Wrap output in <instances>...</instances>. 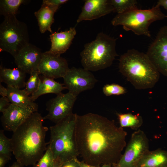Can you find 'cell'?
Here are the masks:
<instances>
[{"label": "cell", "instance_id": "obj_1", "mask_svg": "<svg viewBox=\"0 0 167 167\" xmlns=\"http://www.w3.org/2000/svg\"><path fill=\"white\" fill-rule=\"evenodd\" d=\"M127 135L113 120L92 113L76 114L75 136L78 152L88 164L114 166L126 146Z\"/></svg>", "mask_w": 167, "mask_h": 167}, {"label": "cell", "instance_id": "obj_2", "mask_svg": "<svg viewBox=\"0 0 167 167\" xmlns=\"http://www.w3.org/2000/svg\"><path fill=\"white\" fill-rule=\"evenodd\" d=\"M44 120L41 114L34 112L13 132L12 153L23 166L34 165L47 148L45 137L48 129L44 126Z\"/></svg>", "mask_w": 167, "mask_h": 167}, {"label": "cell", "instance_id": "obj_3", "mask_svg": "<svg viewBox=\"0 0 167 167\" xmlns=\"http://www.w3.org/2000/svg\"><path fill=\"white\" fill-rule=\"evenodd\" d=\"M118 68L121 74L137 89L152 88L160 78V72L146 54L134 49L121 56Z\"/></svg>", "mask_w": 167, "mask_h": 167}, {"label": "cell", "instance_id": "obj_4", "mask_svg": "<svg viewBox=\"0 0 167 167\" xmlns=\"http://www.w3.org/2000/svg\"><path fill=\"white\" fill-rule=\"evenodd\" d=\"M76 114L73 113L50 127L48 146L60 163L79 156L75 136Z\"/></svg>", "mask_w": 167, "mask_h": 167}, {"label": "cell", "instance_id": "obj_5", "mask_svg": "<svg viewBox=\"0 0 167 167\" xmlns=\"http://www.w3.org/2000/svg\"><path fill=\"white\" fill-rule=\"evenodd\" d=\"M116 40L100 32L94 40L85 44L80 54L83 68L90 71H96L110 66L118 55Z\"/></svg>", "mask_w": 167, "mask_h": 167}, {"label": "cell", "instance_id": "obj_6", "mask_svg": "<svg viewBox=\"0 0 167 167\" xmlns=\"http://www.w3.org/2000/svg\"><path fill=\"white\" fill-rule=\"evenodd\" d=\"M167 17L160 6L156 4L150 9L137 8L117 14L111 23L113 26L121 25L125 30L131 31L136 35L150 37L151 34L149 28L151 24Z\"/></svg>", "mask_w": 167, "mask_h": 167}, {"label": "cell", "instance_id": "obj_7", "mask_svg": "<svg viewBox=\"0 0 167 167\" xmlns=\"http://www.w3.org/2000/svg\"><path fill=\"white\" fill-rule=\"evenodd\" d=\"M29 43L26 24L16 16L5 17L0 25V51L6 52L14 57Z\"/></svg>", "mask_w": 167, "mask_h": 167}, {"label": "cell", "instance_id": "obj_8", "mask_svg": "<svg viewBox=\"0 0 167 167\" xmlns=\"http://www.w3.org/2000/svg\"><path fill=\"white\" fill-rule=\"evenodd\" d=\"M124 153L114 167H135L141 157L149 150L148 139L142 131L133 133Z\"/></svg>", "mask_w": 167, "mask_h": 167}, {"label": "cell", "instance_id": "obj_9", "mask_svg": "<svg viewBox=\"0 0 167 167\" xmlns=\"http://www.w3.org/2000/svg\"><path fill=\"white\" fill-rule=\"evenodd\" d=\"M62 78L66 89L76 96L83 92L93 88L98 81L91 71L75 67L69 68Z\"/></svg>", "mask_w": 167, "mask_h": 167}, {"label": "cell", "instance_id": "obj_10", "mask_svg": "<svg viewBox=\"0 0 167 167\" xmlns=\"http://www.w3.org/2000/svg\"><path fill=\"white\" fill-rule=\"evenodd\" d=\"M77 96L68 92L57 95L46 104L47 114L43 117L55 124L73 113L72 111Z\"/></svg>", "mask_w": 167, "mask_h": 167}, {"label": "cell", "instance_id": "obj_11", "mask_svg": "<svg viewBox=\"0 0 167 167\" xmlns=\"http://www.w3.org/2000/svg\"><path fill=\"white\" fill-rule=\"evenodd\" d=\"M146 54L160 73L167 77V25L160 29Z\"/></svg>", "mask_w": 167, "mask_h": 167}, {"label": "cell", "instance_id": "obj_12", "mask_svg": "<svg viewBox=\"0 0 167 167\" xmlns=\"http://www.w3.org/2000/svg\"><path fill=\"white\" fill-rule=\"evenodd\" d=\"M69 68L66 59L47 51L42 54L37 71L43 76L54 79L63 78Z\"/></svg>", "mask_w": 167, "mask_h": 167}, {"label": "cell", "instance_id": "obj_13", "mask_svg": "<svg viewBox=\"0 0 167 167\" xmlns=\"http://www.w3.org/2000/svg\"><path fill=\"white\" fill-rule=\"evenodd\" d=\"M42 54L39 48L29 43L14 57L15 62L17 68L30 74L37 70Z\"/></svg>", "mask_w": 167, "mask_h": 167}, {"label": "cell", "instance_id": "obj_14", "mask_svg": "<svg viewBox=\"0 0 167 167\" xmlns=\"http://www.w3.org/2000/svg\"><path fill=\"white\" fill-rule=\"evenodd\" d=\"M34 112L32 109L11 103L2 112L1 121L4 129L14 132Z\"/></svg>", "mask_w": 167, "mask_h": 167}, {"label": "cell", "instance_id": "obj_15", "mask_svg": "<svg viewBox=\"0 0 167 167\" xmlns=\"http://www.w3.org/2000/svg\"><path fill=\"white\" fill-rule=\"evenodd\" d=\"M113 11L110 0H86L77 20V22L96 19Z\"/></svg>", "mask_w": 167, "mask_h": 167}, {"label": "cell", "instance_id": "obj_16", "mask_svg": "<svg viewBox=\"0 0 167 167\" xmlns=\"http://www.w3.org/2000/svg\"><path fill=\"white\" fill-rule=\"evenodd\" d=\"M76 34L75 27L60 32H54L50 35L51 42L50 49L48 51L54 54L61 55L69 48Z\"/></svg>", "mask_w": 167, "mask_h": 167}, {"label": "cell", "instance_id": "obj_17", "mask_svg": "<svg viewBox=\"0 0 167 167\" xmlns=\"http://www.w3.org/2000/svg\"><path fill=\"white\" fill-rule=\"evenodd\" d=\"M26 73L17 67L10 69L0 66V81L7 86L19 89L25 87Z\"/></svg>", "mask_w": 167, "mask_h": 167}, {"label": "cell", "instance_id": "obj_18", "mask_svg": "<svg viewBox=\"0 0 167 167\" xmlns=\"http://www.w3.org/2000/svg\"><path fill=\"white\" fill-rule=\"evenodd\" d=\"M59 7L42 3L40 9L35 12L39 29L41 33L48 31L53 33L51 28L52 24L54 23V15Z\"/></svg>", "mask_w": 167, "mask_h": 167}, {"label": "cell", "instance_id": "obj_19", "mask_svg": "<svg viewBox=\"0 0 167 167\" xmlns=\"http://www.w3.org/2000/svg\"><path fill=\"white\" fill-rule=\"evenodd\" d=\"M7 97L12 104L24 108L30 109L37 112L38 105L33 101L24 89L7 86Z\"/></svg>", "mask_w": 167, "mask_h": 167}, {"label": "cell", "instance_id": "obj_20", "mask_svg": "<svg viewBox=\"0 0 167 167\" xmlns=\"http://www.w3.org/2000/svg\"><path fill=\"white\" fill-rule=\"evenodd\" d=\"M135 167H167V151L161 149L149 151L141 157Z\"/></svg>", "mask_w": 167, "mask_h": 167}, {"label": "cell", "instance_id": "obj_21", "mask_svg": "<svg viewBox=\"0 0 167 167\" xmlns=\"http://www.w3.org/2000/svg\"><path fill=\"white\" fill-rule=\"evenodd\" d=\"M66 89L63 84L56 81L53 79L43 76L41 80L37 90L31 96L35 101L42 95L49 93L58 95Z\"/></svg>", "mask_w": 167, "mask_h": 167}, {"label": "cell", "instance_id": "obj_22", "mask_svg": "<svg viewBox=\"0 0 167 167\" xmlns=\"http://www.w3.org/2000/svg\"><path fill=\"white\" fill-rule=\"evenodd\" d=\"M117 115L120 127H129L133 130H137L143 123L142 117L139 114L131 113H118Z\"/></svg>", "mask_w": 167, "mask_h": 167}, {"label": "cell", "instance_id": "obj_23", "mask_svg": "<svg viewBox=\"0 0 167 167\" xmlns=\"http://www.w3.org/2000/svg\"><path fill=\"white\" fill-rule=\"evenodd\" d=\"M26 1L24 0H1L0 15L4 17L16 16L20 6Z\"/></svg>", "mask_w": 167, "mask_h": 167}, {"label": "cell", "instance_id": "obj_24", "mask_svg": "<svg viewBox=\"0 0 167 167\" xmlns=\"http://www.w3.org/2000/svg\"><path fill=\"white\" fill-rule=\"evenodd\" d=\"M114 12L120 14L138 8L135 0H110Z\"/></svg>", "mask_w": 167, "mask_h": 167}, {"label": "cell", "instance_id": "obj_25", "mask_svg": "<svg viewBox=\"0 0 167 167\" xmlns=\"http://www.w3.org/2000/svg\"><path fill=\"white\" fill-rule=\"evenodd\" d=\"M30 77L26 82L24 90L29 95L34 93L37 89L41 80L37 70L32 72Z\"/></svg>", "mask_w": 167, "mask_h": 167}, {"label": "cell", "instance_id": "obj_26", "mask_svg": "<svg viewBox=\"0 0 167 167\" xmlns=\"http://www.w3.org/2000/svg\"><path fill=\"white\" fill-rule=\"evenodd\" d=\"M11 153H12V144L11 139L6 136L4 131H0V155L4 156L11 159Z\"/></svg>", "mask_w": 167, "mask_h": 167}, {"label": "cell", "instance_id": "obj_27", "mask_svg": "<svg viewBox=\"0 0 167 167\" xmlns=\"http://www.w3.org/2000/svg\"><path fill=\"white\" fill-rule=\"evenodd\" d=\"M56 162L54 155L48 146L41 158L33 167H54Z\"/></svg>", "mask_w": 167, "mask_h": 167}, {"label": "cell", "instance_id": "obj_28", "mask_svg": "<svg viewBox=\"0 0 167 167\" xmlns=\"http://www.w3.org/2000/svg\"><path fill=\"white\" fill-rule=\"evenodd\" d=\"M103 92L107 96L112 95H119L126 92V88L122 86L115 84H107L103 88Z\"/></svg>", "mask_w": 167, "mask_h": 167}, {"label": "cell", "instance_id": "obj_29", "mask_svg": "<svg viewBox=\"0 0 167 167\" xmlns=\"http://www.w3.org/2000/svg\"><path fill=\"white\" fill-rule=\"evenodd\" d=\"M59 167H81L80 161L77 158L60 163Z\"/></svg>", "mask_w": 167, "mask_h": 167}, {"label": "cell", "instance_id": "obj_30", "mask_svg": "<svg viewBox=\"0 0 167 167\" xmlns=\"http://www.w3.org/2000/svg\"><path fill=\"white\" fill-rule=\"evenodd\" d=\"M68 1V0H44L42 3L59 7Z\"/></svg>", "mask_w": 167, "mask_h": 167}, {"label": "cell", "instance_id": "obj_31", "mask_svg": "<svg viewBox=\"0 0 167 167\" xmlns=\"http://www.w3.org/2000/svg\"><path fill=\"white\" fill-rule=\"evenodd\" d=\"M11 104L7 97L2 96L0 98V112L2 113Z\"/></svg>", "mask_w": 167, "mask_h": 167}, {"label": "cell", "instance_id": "obj_32", "mask_svg": "<svg viewBox=\"0 0 167 167\" xmlns=\"http://www.w3.org/2000/svg\"><path fill=\"white\" fill-rule=\"evenodd\" d=\"M8 90L7 88L3 86L0 84V95L2 96L7 97Z\"/></svg>", "mask_w": 167, "mask_h": 167}, {"label": "cell", "instance_id": "obj_33", "mask_svg": "<svg viewBox=\"0 0 167 167\" xmlns=\"http://www.w3.org/2000/svg\"><path fill=\"white\" fill-rule=\"evenodd\" d=\"M9 159L6 156L0 155V167H5Z\"/></svg>", "mask_w": 167, "mask_h": 167}, {"label": "cell", "instance_id": "obj_34", "mask_svg": "<svg viewBox=\"0 0 167 167\" xmlns=\"http://www.w3.org/2000/svg\"><path fill=\"white\" fill-rule=\"evenodd\" d=\"M156 4L160 7H163L167 11V0H158Z\"/></svg>", "mask_w": 167, "mask_h": 167}, {"label": "cell", "instance_id": "obj_35", "mask_svg": "<svg viewBox=\"0 0 167 167\" xmlns=\"http://www.w3.org/2000/svg\"><path fill=\"white\" fill-rule=\"evenodd\" d=\"M81 167H100V166H94L88 164L83 161H80Z\"/></svg>", "mask_w": 167, "mask_h": 167}, {"label": "cell", "instance_id": "obj_36", "mask_svg": "<svg viewBox=\"0 0 167 167\" xmlns=\"http://www.w3.org/2000/svg\"><path fill=\"white\" fill-rule=\"evenodd\" d=\"M24 166L19 163L16 161L13 163V164L9 167H23Z\"/></svg>", "mask_w": 167, "mask_h": 167}, {"label": "cell", "instance_id": "obj_37", "mask_svg": "<svg viewBox=\"0 0 167 167\" xmlns=\"http://www.w3.org/2000/svg\"><path fill=\"white\" fill-rule=\"evenodd\" d=\"M100 167H114V165L109 164H106L103 165Z\"/></svg>", "mask_w": 167, "mask_h": 167}, {"label": "cell", "instance_id": "obj_38", "mask_svg": "<svg viewBox=\"0 0 167 167\" xmlns=\"http://www.w3.org/2000/svg\"><path fill=\"white\" fill-rule=\"evenodd\" d=\"M60 162L56 161L54 167H59Z\"/></svg>", "mask_w": 167, "mask_h": 167}]
</instances>
